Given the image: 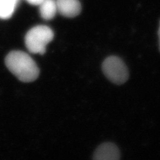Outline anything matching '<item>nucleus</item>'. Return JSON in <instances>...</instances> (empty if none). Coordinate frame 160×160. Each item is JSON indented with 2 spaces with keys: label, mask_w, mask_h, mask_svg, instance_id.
Instances as JSON below:
<instances>
[{
  "label": "nucleus",
  "mask_w": 160,
  "mask_h": 160,
  "mask_svg": "<svg viewBox=\"0 0 160 160\" xmlns=\"http://www.w3.org/2000/svg\"><path fill=\"white\" fill-rule=\"evenodd\" d=\"M158 38H159V49L160 51V26H159V29H158Z\"/></svg>",
  "instance_id": "nucleus-9"
},
{
  "label": "nucleus",
  "mask_w": 160,
  "mask_h": 160,
  "mask_svg": "<svg viewBox=\"0 0 160 160\" xmlns=\"http://www.w3.org/2000/svg\"><path fill=\"white\" fill-rule=\"evenodd\" d=\"M17 2V0H0V18L7 19L12 17Z\"/></svg>",
  "instance_id": "nucleus-7"
},
{
  "label": "nucleus",
  "mask_w": 160,
  "mask_h": 160,
  "mask_svg": "<svg viewBox=\"0 0 160 160\" xmlns=\"http://www.w3.org/2000/svg\"><path fill=\"white\" fill-rule=\"evenodd\" d=\"M53 32L46 26H37L30 29L25 37V43L32 53L44 54L47 45L53 38Z\"/></svg>",
  "instance_id": "nucleus-2"
},
{
  "label": "nucleus",
  "mask_w": 160,
  "mask_h": 160,
  "mask_svg": "<svg viewBox=\"0 0 160 160\" xmlns=\"http://www.w3.org/2000/svg\"><path fill=\"white\" fill-rule=\"evenodd\" d=\"M39 6L40 16L43 19L49 20L55 16L58 9L55 0H44Z\"/></svg>",
  "instance_id": "nucleus-6"
},
{
  "label": "nucleus",
  "mask_w": 160,
  "mask_h": 160,
  "mask_svg": "<svg viewBox=\"0 0 160 160\" xmlns=\"http://www.w3.org/2000/svg\"><path fill=\"white\" fill-rule=\"evenodd\" d=\"M120 158V152L116 145L112 143H104L96 149L94 159L97 160H118Z\"/></svg>",
  "instance_id": "nucleus-4"
},
{
  "label": "nucleus",
  "mask_w": 160,
  "mask_h": 160,
  "mask_svg": "<svg viewBox=\"0 0 160 160\" xmlns=\"http://www.w3.org/2000/svg\"><path fill=\"white\" fill-rule=\"evenodd\" d=\"M5 62L10 71L21 81L32 82L39 76V69L36 63L26 52H11L6 57Z\"/></svg>",
  "instance_id": "nucleus-1"
},
{
  "label": "nucleus",
  "mask_w": 160,
  "mask_h": 160,
  "mask_svg": "<svg viewBox=\"0 0 160 160\" xmlns=\"http://www.w3.org/2000/svg\"><path fill=\"white\" fill-rule=\"evenodd\" d=\"M29 4L34 6H39L44 0H26Z\"/></svg>",
  "instance_id": "nucleus-8"
},
{
  "label": "nucleus",
  "mask_w": 160,
  "mask_h": 160,
  "mask_svg": "<svg viewBox=\"0 0 160 160\" xmlns=\"http://www.w3.org/2000/svg\"><path fill=\"white\" fill-rule=\"evenodd\" d=\"M103 72L106 77L114 84L120 85L129 78V71L125 63L120 58L112 56L104 61Z\"/></svg>",
  "instance_id": "nucleus-3"
},
{
  "label": "nucleus",
  "mask_w": 160,
  "mask_h": 160,
  "mask_svg": "<svg viewBox=\"0 0 160 160\" xmlns=\"http://www.w3.org/2000/svg\"><path fill=\"white\" fill-rule=\"evenodd\" d=\"M56 2L58 11L64 17H75L81 10L78 0H57Z\"/></svg>",
  "instance_id": "nucleus-5"
}]
</instances>
